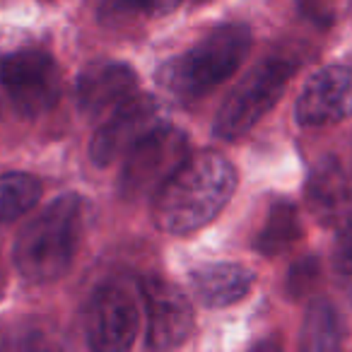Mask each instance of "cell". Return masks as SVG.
<instances>
[{
    "mask_svg": "<svg viewBox=\"0 0 352 352\" xmlns=\"http://www.w3.org/2000/svg\"><path fill=\"white\" fill-rule=\"evenodd\" d=\"M236 188V171L220 152L188 157L155 193L152 220L166 234H188L212 222Z\"/></svg>",
    "mask_w": 352,
    "mask_h": 352,
    "instance_id": "obj_1",
    "label": "cell"
},
{
    "mask_svg": "<svg viewBox=\"0 0 352 352\" xmlns=\"http://www.w3.org/2000/svg\"><path fill=\"white\" fill-rule=\"evenodd\" d=\"M87 217V201L75 193L54 201L34 217L15 241V265L22 278L36 285L63 278L75 261Z\"/></svg>",
    "mask_w": 352,
    "mask_h": 352,
    "instance_id": "obj_2",
    "label": "cell"
},
{
    "mask_svg": "<svg viewBox=\"0 0 352 352\" xmlns=\"http://www.w3.org/2000/svg\"><path fill=\"white\" fill-rule=\"evenodd\" d=\"M251 49V32L244 25H222L201 39L191 51L166 60L157 73L160 85L182 102L206 97L244 63Z\"/></svg>",
    "mask_w": 352,
    "mask_h": 352,
    "instance_id": "obj_3",
    "label": "cell"
},
{
    "mask_svg": "<svg viewBox=\"0 0 352 352\" xmlns=\"http://www.w3.org/2000/svg\"><path fill=\"white\" fill-rule=\"evenodd\" d=\"M60 75L51 56L17 51L0 56V121L39 118L58 104Z\"/></svg>",
    "mask_w": 352,
    "mask_h": 352,
    "instance_id": "obj_4",
    "label": "cell"
},
{
    "mask_svg": "<svg viewBox=\"0 0 352 352\" xmlns=\"http://www.w3.org/2000/svg\"><path fill=\"white\" fill-rule=\"evenodd\" d=\"M294 68L297 65L287 58H270L251 70L232 89V94L217 111L215 126H212L215 135L225 140H236L244 133H249L278 104L289 78L294 75Z\"/></svg>",
    "mask_w": 352,
    "mask_h": 352,
    "instance_id": "obj_5",
    "label": "cell"
},
{
    "mask_svg": "<svg viewBox=\"0 0 352 352\" xmlns=\"http://www.w3.org/2000/svg\"><path fill=\"white\" fill-rule=\"evenodd\" d=\"M186 160V133L160 123L128 150L121 171V196L128 201L155 196Z\"/></svg>",
    "mask_w": 352,
    "mask_h": 352,
    "instance_id": "obj_6",
    "label": "cell"
},
{
    "mask_svg": "<svg viewBox=\"0 0 352 352\" xmlns=\"http://www.w3.org/2000/svg\"><path fill=\"white\" fill-rule=\"evenodd\" d=\"M87 342L94 350L121 352L128 350L138 333L135 299L121 285H104L94 292L85 318Z\"/></svg>",
    "mask_w": 352,
    "mask_h": 352,
    "instance_id": "obj_7",
    "label": "cell"
},
{
    "mask_svg": "<svg viewBox=\"0 0 352 352\" xmlns=\"http://www.w3.org/2000/svg\"><path fill=\"white\" fill-rule=\"evenodd\" d=\"M142 297L147 307V345L152 350L182 345L193 328V311L186 294L162 278H147Z\"/></svg>",
    "mask_w": 352,
    "mask_h": 352,
    "instance_id": "obj_8",
    "label": "cell"
},
{
    "mask_svg": "<svg viewBox=\"0 0 352 352\" xmlns=\"http://www.w3.org/2000/svg\"><path fill=\"white\" fill-rule=\"evenodd\" d=\"M157 126H160L157 104L150 97L135 94L131 102L123 104L118 111H113L107 118V123L94 133L89 157L99 166L111 164L121 155H128V150Z\"/></svg>",
    "mask_w": 352,
    "mask_h": 352,
    "instance_id": "obj_9",
    "label": "cell"
},
{
    "mask_svg": "<svg viewBox=\"0 0 352 352\" xmlns=\"http://www.w3.org/2000/svg\"><path fill=\"white\" fill-rule=\"evenodd\" d=\"M138 94V78L126 63H92L78 78V107L92 121H107Z\"/></svg>",
    "mask_w": 352,
    "mask_h": 352,
    "instance_id": "obj_10",
    "label": "cell"
},
{
    "mask_svg": "<svg viewBox=\"0 0 352 352\" xmlns=\"http://www.w3.org/2000/svg\"><path fill=\"white\" fill-rule=\"evenodd\" d=\"M294 113L302 126H326L347 118L352 113V70L342 65L318 70L304 85Z\"/></svg>",
    "mask_w": 352,
    "mask_h": 352,
    "instance_id": "obj_11",
    "label": "cell"
},
{
    "mask_svg": "<svg viewBox=\"0 0 352 352\" xmlns=\"http://www.w3.org/2000/svg\"><path fill=\"white\" fill-rule=\"evenodd\" d=\"M309 210L328 227H342L352 220V174L333 157H326L311 171L307 184Z\"/></svg>",
    "mask_w": 352,
    "mask_h": 352,
    "instance_id": "obj_12",
    "label": "cell"
},
{
    "mask_svg": "<svg viewBox=\"0 0 352 352\" xmlns=\"http://www.w3.org/2000/svg\"><path fill=\"white\" fill-rule=\"evenodd\" d=\"M191 285L206 307H230L249 294L254 273L239 263H206L191 273Z\"/></svg>",
    "mask_w": 352,
    "mask_h": 352,
    "instance_id": "obj_13",
    "label": "cell"
},
{
    "mask_svg": "<svg viewBox=\"0 0 352 352\" xmlns=\"http://www.w3.org/2000/svg\"><path fill=\"white\" fill-rule=\"evenodd\" d=\"M302 239V222L292 203H275L265 217L263 230L256 236V249L263 256L273 258L292 249Z\"/></svg>",
    "mask_w": 352,
    "mask_h": 352,
    "instance_id": "obj_14",
    "label": "cell"
},
{
    "mask_svg": "<svg viewBox=\"0 0 352 352\" xmlns=\"http://www.w3.org/2000/svg\"><path fill=\"white\" fill-rule=\"evenodd\" d=\"M342 340V323L328 302H314L302 326L304 350H336Z\"/></svg>",
    "mask_w": 352,
    "mask_h": 352,
    "instance_id": "obj_15",
    "label": "cell"
},
{
    "mask_svg": "<svg viewBox=\"0 0 352 352\" xmlns=\"http://www.w3.org/2000/svg\"><path fill=\"white\" fill-rule=\"evenodd\" d=\"M41 198V184L32 174L0 176V222H12L30 212Z\"/></svg>",
    "mask_w": 352,
    "mask_h": 352,
    "instance_id": "obj_16",
    "label": "cell"
},
{
    "mask_svg": "<svg viewBox=\"0 0 352 352\" xmlns=\"http://www.w3.org/2000/svg\"><path fill=\"white\" fill-rule=\"evenodd\" d=\"M174 0H104V10L116 22L140 20V17H155L169 10Z\"/></svg>",
    "mask_w": 352,
    "mask_h": 352,
    "instance_id": "obj_17",
    "label": "cell"
},
{
    "mask_svg": "<svg viewBox=\"0 0 352 352\" xmlns=\"http://www.w3.org/2000/svg\"><path fill=\"white\" fill-rule=\"evenodd\" d=\"M318 275H321V268H318V261L314 256H307V258L297 261V263L289 268L287 275V294L292 299H302L316 287Z\"/></svg>",
    "mask_w": 352,
    "mask_h": 352,
    "instance_id": "obj_18",
    "label": "cell"
},
{
    "mask_svg": "<svg viewBox=\"0 0 352 352\" xmlns=\"http://www.w3.org/2000/svg\"><path fill=\"white\" fill-rule=\"evenodd\" d=\"M299 12L307 17L309 22L318 27H328L336 20V6L338 0H297Z\"/></svg>",
    "mask_w": 352,
    "mask_h": 352,
    "instance_id": "obj_19",
    "label": "cell"
},
{
    "mask_svg": "<svg viewBox=\"0 0 352 352\" xmlns=\"http://www.w3.org/2000/svg\"><path fill=\"white\" fill-rule=\"evenodd\" d=\"M333 263H336L338 273L352 278V220L340 227L336 249H333Z\"/></svg>",
    "mask_w": 352,
    "mask_h": 352,
    "instance_id": "obj_20",
    "label": "cell"
}]
</instances>
